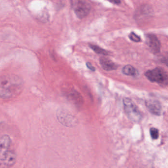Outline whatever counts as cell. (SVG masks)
Listing matches in <instances>:
<instances>
[{
	"label": "cell",
	"instance_id": "cell-5",
	"mask_svg": "<svg viewBox=\"0 0 168 168\" xmlns=\"http://www.w3.org/2000/svg\"><path fill=\"white\" fill-rule=\"evenodd\" d=\"M91 6L84 0H77L74 5V12L79 18L82 19L87 16L91 10Z\"/></svg>",
	"mask_w": 168,
	"mask_h": 168
},
{
	"label": "cell",
	"instance_id": "cell-3",
	"mask_svg": "<svg viewBox=\"0 0 168 168\" xmlns=\"http://www.w3.org/2000/svg\"><path fill=\"white\" fill-rule=\"evenodd\" d=\"M145 75L151 82H156L161 86L168 85V74L162 68H156L147 71Z\"/></svg>",
	"mask_w": 168,
	"mask_h": 168
},
{
	"label": "cell",
	"instance_id": "cell-15",
	"mask_svg": "<svg viewBox=\"0 0 168 168\" xmlns=\"http://www.w3.org/2000/svg\"><path fill=\"white\" fill-rule=\"evenodd\" d=\"M86 66H87V67L89 68L90 70L92 71H96V68L92 66V64L91 63H86Z\"/></svg>",
	"mask_w": 168,
	"mask_h": 168
},
{
	"label": "cell",
	"instance_id": "cell-16",
	"mask_svg": "<svg viewBox=\"0 0 168 168\" xmlns=\"http://www.w3.org/2000/svg\"><path fill=\"white\" fill-rule=\"evenodd\" d=\"M108 1L114 4H119L121 3L120 0H108Z\"/></svg>",
	"mask_w": 168,
	"mask_h": 168
},
{
	"label": "cell",
	"instance_id": "cell-1",
	"mask_svg": "<svg viewBox=\"0 0 168 168\" xmlns=\"http://www.w3.org/2000/svg\"><path fill=\"white\" fill-rule=\"evenodd\" d=\"M23 81L16 75H3L0 76V98L12 99L22 92Z\"/></svg>",
	"mask_w": 168,
	"mask_h": 168
},
{
	"label": "cell",
	"instance_id": "cell-9",
	"mask_svg": "<svg viewBox=\"0 0 168 168\" xmlns=\"http://www.w3.org/2000/svg\"><path fill=\"white\" fill-rule=\"evenodd\" d=\"M100 64L103 69L107 71L115 70L117 68V65L116 64L107 58H101L100 59Z\"/></svg>",
	"mask_w": 168,
	"mask_h": 168
},
{
	"label": "cell",
	"instance_id": "cell-2",
	"mask_svg": "<svg viewBox=\"0 0 168 168\" xmlns=\"http://www.w3.org/2000/svg\"><path fill=\"white\" fill-rule=\"evenodd\" d=\"M16 154L11 138L4 135L0 138V168H9L14 166Z\"/></svg>",
	"mask_w": 168,
	"mask_h": 168
},
{
	"label": "cell",
	"instance_id": "cell-4",
	"mask_svg": "<svg viewBox=\"0 0 168 168\" xmlns=\"http://www.w3.org/2000/svg\"><path fill=\"white\" fill-rule=\"evenodd\" d=\"M123 102L124 111L129 119L133 122H139L142 118V115L134 102L128 98H124Z\"/></svg>",
	"mask_w": 168,
	"mask_h": 168
},
{
	"label": "cell",
	"instance_id": "cell-6",
	"mask_svg": "<svg viewBox=\"0 0 168 168\" xmlns=\"http://www.w3.org/2000/svg\"><path fill=\"white\" fill-rule=\"evenodd\" d=\"M146 44L150 50L153 53H157L160 51L161 44L156 36L149 34L146 36Z\"/></svg>",
	"mask_w": 168,
	"mask_h": 168
},
{
	"label": "cell",
	"instance_id": "cell-8",
	"mask_svg": "<svg viewBox=\"0 0 168 168\" xmlns=\"http://www.w3.org/2000/svg\"><path fill=\"white\" fill-rule=\"evenodd\" d=\"M146 105L151 113L154 115H160L162 108L159 102L154 100H149L146 102Z\"/></svg>",
	"mask_w": 168,
	"mask_h": 168
},
{
	"label": "cell",
	"instance_id": "cell-10",
	"mask_svg": "<svg viewBox=\"0 0 168 168\" xmlns=\"http://www.w3.org/2000/svg\"><path fill=\"white\" fill-rule=\"evenodd\" d=\"M69 93H70L69 94V98L75 103L78 105L83 103V98L78 92L75 90H72Z\"/></svg>",
	"mask_w": 168,
	"mask_h": 168
},
{
	"label": "cell",
	"instance_id": "cell-14",
	"mask_svg": "<svg viewBox=\"0 0 168 168\" xmlns=\"http://www.w3.org/2000/svg\"><path fill=\"white\" fill-rule=\"evenodd\" d=\"M129 38L133 42H139L141 41V39L138 35L132 32L129 35Z\"/></svg>",
	"mask_w": 168,
	"mask_h": 168
},
{
	"label": "cell",
	"instance_id": "cell-11",
	"mask_svg": "<svg viewBox=\"0 0 168 168\" xmlns=\"http://www.w3.org/2000/svg\"><path fill=\"white\" fill-rule=\"evenodd\" d=\"M122 73L124 75L129 76H134L137 75L138 71L134 67L131 65H126L122 69Z\"/></svg>",
	"mask_w": 168,
	"mask_h": 168
},
{
	"label": "cell",
	"instance_id": "cell-12",
	"mask_svg": "<svg viewBox=\"0 0 168 168\" xmlns=\"http://www.w3.org/2000/svg\"><path fill=\"white\" fill-rule=\"evenodd\" d=\"M90 46L95 52L97 53V54H102V55H108L109 54V52L107 51L102 49V48L99 47V46H97V45H90Z\"/></svg>",
	"mask_w": 168,
	"mask_h": 168
},
{
	"label": "cell",
	"instance_id": "cell-7",
	"mask_svg": "<svg viewBox=\"0 0 168 168\" xmlns=\"http://www.w3.org/2000/svg\"><path fill=\"white\" fill-rule=\"evenodd\" d=\"M58 119L64 125L67 126H73L76 124L77 120L72 115L68 114L62 111L58 113Z\"/></svg>",
	"mask_w": 168,
	"mask_h": 168
},
{
	"label": "cell",
	"instance_id": "cell-13",
	"mask_svg": "<svg viewBox=\"0 0 168 168\" xmlns=\"http://www.w3.org/2000/svg\"><path fill=\"white\" fill-rule=\"evenodd\" d=\"M150 135L152 139H157L159 137V131L156 128H151L150 129Z\"/></svg>",
	"mask_w": 168,
	"mask_h": 168
}]
</instances>
